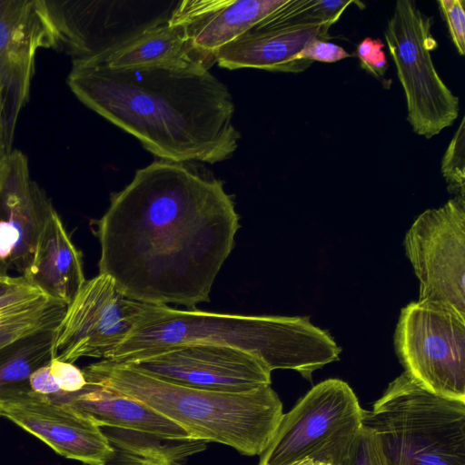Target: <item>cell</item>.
I'll return each mask as SVG.
<instances>
[{"label": "cell", "mask_w": 465, "mask_h": 465, "mask_svg": "<svg viewBox=\"0 0 465 465\" xmlns=\"http://www.w3.org/2000/svg\"><path fill=\"white\" fill-rule=\"evenodd\" d=\"M111 69L192 67L211 64L197 54L182 32L165 19L143 29L114 49L84 63Z\"/></svg>", "instance_id": "cell-20"}, {"label": "cell", "mask_w": 465, "mask_h": 465, "mask_svg": "<svg viewBox=\"0 0 465 465\" xmlns=\"http://www.w3.org/2000/svg\"><path fill=\"white\" fill-rule=\"evenodd\" d=\"M287 0H183L173 9L169 23L190 46L211 64L217 53Z\"/></svg>", "instance_id": "cell-16"}, {"label": "cell", "mask_w": 465, "mask_h": 465, "mask_svg": "<svg viewBox=\"0 0 465 465\" xmlns=\"http://www.w3.org/2000/svg\"><path fill=\"white\" fill-rule=\"evenodd\" d=\"M49 299L38 288L25 280L0 295V321L35 308Z\"/></svg>", "instance_id": "cell-26"}, {"label": "cell", "mask_w": 465, "mask_h": 465, "mask_svg": "<svg viewBox=\"0 0 465 465\" xmlns=\"http://www.w3.org/2000/svg\"><path fill=\"white\" fill-rule=\"evenodd\" d=\"M420 302L465 320V197L420 213L406 233Z\"/></svg>", "instance_id": "cell-8"}, {"label": "cell", "mask_w": 465, "mask_h": 465, "mask_svg": "<svg viewBox=\"0 0 465 465\" xmlns=\"http://www.w3.org/2000/svg\"><path fill=\"white\" fill-rule=\"evenodd\" d=\"M287 465H329L322 462L315 461L312 460H301Z\"/></svg>", "instance_id": "cell-36"}, {"label": "cell", "mask_w": 465, "mask_h": 465, "mask_svg": "<svg viewBox=\"0 0 465 465\" xmlns=\"http://www.w3.org/2000/svg\"><path fill=\"white\" fill-rule=\"evenodd\" d=\"M0 417H1V408H0Z\"/></svg>", "instance_id": "cell-37"}, {"label": "cell", "mask_w": 465, "mask_h": 465, "mask_svg": "<svg viewBox=\"0 0 465 465\" xmlns=\"http://www.w3.org/2000/svg\"><path fill=\"white\" fill-rule=\"evenodd\" d=\"M83 371L86 381L143 403L190 437L230 446L246 456L267 449L283 415L271 385L248 392L204 391L168 383L109 360Z\"/></svg>", "instance_id": "cell-4"}, {"label": "cell", "mask_w": 465, "mask_h": 465, "mask_svg": "<svg viewBox=\"0 0 465 465\" xmlns=\"http://www.w3.org/2000/svg\"><path fill=\"white\" fill-rule=\"evenodd\" d=\"M1 417L41 440L60 456L106 465L114 452L102 428L67 406L31 392L0 405Z\"/></svg>", "instance_id": "cell-15"}, {"label": "cell", "mask_w": 465, "mask_h": 465, "mask_svg": "<svg viewBox=\"0 0 465 465\" xmlns=\"http://www.w3.org/2000/svg\"><path fill=\"white\" fill-rule=\"evenodd\" d=\"M440 11L449 29L451 41L460 55L465 54V1H438Z\"/></svg>", "instance_id": "cell-28"}, {"label": "cell", "mask_w": 465, "mask_h": 465, "mask_svg": "<svg viewBox=\"0 0 465 465\" xmlns=\"http://www.w3.org/2000/svg\"><path fill=\"white\" fill-rule=\"evenodd\" d=\"M350 56L342 47L321 39L311 41L298 54L300 60L323 63H334Z\"/></svg>", "instance_id": "cell-31"}, {"label": "cell", "mask_w": 465, "mask_h": 465, "mask_svg": "<svg viewBox=\"0 0 465 465\" xmlns=\"http://www.w3.org/2000/svg\"><path fill=\"white\" fill-rule=\"evenodd\" d=\"M352 0H287L254 27L261 29L334 25Z\"/></svg>", "instance_id": "cell-23"}, {"label": "cell", "mask_w": 465, "mask_h": 465, "mask_svg": "<svg viewBox=\"0 0 465 465\" xmlns=\"http://www.w3.org/2000/svg\"><path fill=\"white\" fill-rule=\"evenodd\" d=\"M394 346L404 371L424 388L465 401V320L411 302L401 312Z\"/></svg>", "instance_id": "cell-9"}, {"label": "cell", "mask_w": 465, "mask_h": 465, "mask_svg": "<svg viewBox=\"0 0 465 465\" xmlns=\"http://www.w3.org/2000/svg\"><path fill=\"white\" fill-rule=\"evenodd\" d=\"M143 303L125 296L114 280L98 273L82 286L56 328L54 358L107 360L129 335Z\"/></svg>", "instance_id": "cell-11"}, {"label": "cell", "mask_w": 465, "mask_h": 465, "mask_svg": "<svg viewBox=\"0 0 465 465\" xmlns=\"http://www.w3.org/2000/svg\"><path fill=\"white\" fill-rule=\"evenodd\" d=\"M121 364L168 383L204 391L248 392L272 381V371L256 357L211 343L179 345Z\"/></svg>", "instance_id": "cell-12"}, {"label": "cell", "mask_w": 465, "mask_h": 465, "mask_svg": "<svg viewBox=\"0 0 465 465\" xmlns=\"http://www.w3.org/2000/svg\"><path fill=\"white\" fill-rule=\"evenodd\" d=\"M58 324L35 330L0 348V405L33 392L31 375L54 358Z\"/></svg>", "instance_id": "cell-21"}, {"label": "cell", "mask_w": 465, "mask_h": 465, "mask_svg": "<svg viewBox=\"0 0 465 465\" xmlns=\"http://www.w3.org/2000/svg\"><path fill=\"white\" fill-rule=\"evenodd\" d=\"M114 449L164 459L177 464L207 448V441L193 437L173 438L112 427H101Z\"/></svg>", "instance_id": "cell-22"}, {"label": "cell", "mask_w": 465, "mask_h": 465, "mask_svg": "<svg viewBox=\"0 0 465 465\" xmlns=\"http://www.w3.org/2000/svg\"><path fill=\"white\" fill-rule=\"evenodd\" d=\"M188 343L232 347L271 371L293 370L309 381L313 371L338 361L341 351L308 317L217 313L143 302L133 330L107 360L129 363Z\"/></svg>", "instance_id": "cell-3"}, {"label": "cell", "mask_w": 465, "mask_h": 465, "mask_svg": "<svg viewBox=\"0 0 465 465\" xmlns=\"http://www.w3.org/2000/svg\"><path fill=\"white\" fill-rule=\"evenodd\" d=\"M55 45L45 0H0V87L11 147L17 118L29 100L36 53Z\"/></svg>", "instance_id": "cell-13"}, {"label": "cell", "mask_w": 465, "mask_h": 465, "mask_svg": "<svg viewBox=\"0 0 465 465\" xmlns=\"http://www.w3.org/2000/svg\"><path fill=\"white\" fill-rule=\"evenodd\" d=\"M362 423L390 465H465V401L431 392L406 371L363 411Z\"/></svg>", "instance_id": "cell-5"}, {"label": "cell", "mask_w": 465, "mask_h": 465, "mask_svg": "<svg viewBox=\"0 0 465 465\" xmlns=\"http://www.w3.org/2000/svg\"><path fill=\"white\" fill-rule=\"evenodd\" d=\"M363 411L345 381L328 379L318 383L282 415L258 465L306 459L345 465L363 426Z\"/></svg>", "instance_id": "cell-6"}, {"label": "cell", "mask_w": 465, "mask_h": 465, "mask_svg": "<svg viewBox=\"0 0 465 465\" xmlns=\"http://www.w3.org/2000/svg\"><path fill=\"white\" fill-rule=\"evenodd\" d=\"M64 404L100 427H112L164 437H190L181 426L130 397L88 382L71 394L48 397Z\"/></svg>", "instance_id": "cell-19"}, {"label": "cell", "mask_w": 465, "mask_h": 465, "mask_svg": "<svg viewBox=\"0 0 465 465\" xmlns=\"http://www.w3.org/2000/svg\"><path fill=\"white\" fill-rule=\"evenodd\" d=\"M55 211L51 199L32 179L26 155L13 149L0 188V275L29 267L40 235Z\"/></svg>", "instance_id": "cell-14"}, {"label": "cell", "mask_w": 465, "mask_h": 465, "mask_svg": "<svg viewBox=\"0 0 465 465\" xmlns=\"http://www.w3.org/2000/svg\"><path fill=\"white\" fill-rule=\"evenodd\" d=\"M432 20L411 0L395 3L384 31L386 44L402 86L407 120L412 131L428 139L453 124L460 102L439 75L431 57L437 42Z\"/></svg>", "instance_id": "cell-7"}, {"label": "cell", "mask_w": 465, "mask_h": 465, "mask_svg": "<svg viewBox=\"0 0 465 465\" xmlns=\"http://www.w3.org/2000/svg\"><path fill=\"white\" fill-rule=\"evenodd\" d=\"M29 383L32 391L38 395L51 397L63 394L57 381L51 373L49 362L31 375Z\"/></svg>", "instance_id": "cell-32"}, {"label": "cell", "mask_w": 465, "mask_h": 465, "mask_svg": "<svg viewBox=\"0 0 465 465\" xmlns=\"http://www.w3.org/2000/svg\"><path fill=\"white\" fill-rule=\"evenodd\" d=\"M239 228L221 180L156 160L111 195L96 222L99 273L132 300L194 308L210 301Z\"/></svg>", "instance_id": "cell-1"}, {"label": "cell", "mask_w": 465, "mask_h": 465, "mask_svg": "<svg viewBox=\"0 0 465 465\" xmlns=\"http://www.w3.org/2000/svg\"><path fill=\"white\" fill-rule=\"evenodd\" d=\"M383 47L384 44L381 39L371 37H366L357 46L356 55L361 67L375 77H381L388 68Z\"/></svg>", "instance_id": "cell-29"}, {"label": "cell", "mask_w": 465, "mask_h": 465, "mask_svg": "<svg viewBox=\"0 0 465 465\" xmlns=\"http://www.w3.org/2000/svg\"><path fill=\"white\" fill-rule=\"evenodd\" d=\"M66 83L82 104L160 160L215 163L238 147L231 93L206 66L72 64Z\"/></svg>", "instance_id": "cell-2"}, {"label": "cell", "mask_w": 465, "mask_h": 465, "mask_svg": "<svg viewBox=\"0 0 465 465\" xmlns=\"http://www.w3.org/2000/svg\"><path fill=\"white\" fill-rule=\"evenodd\" d=\"M345 465H390L377 434L362 426Z\"/></svg>", "instance_id": "cell-27"}, {"label": "cell", "mask_w": 465, "mask_h": 465, "mask_svg": "<svg viewBox=\"0 0 465 465\" xmlns=\"http://www.w3.org/2000/svg\"><path fill=\"white\" fill-rule=\"evenodd\" d=\"M25 281L23 276L0 275V295Z\"/></svg>", "instance_id": "cell-35"}, {"label": "cell", "mask_w": 465, "mask_h": 465, "mask_svg": "<svg viewBox=\"0 0 465 465\" xmlns=\"http://www.w3.org/2000/svg\"><path fill=\"white\" fill-rule=\"evenodd\" d=\"M67 305L49 299L45 303L0 321V348L35 330L58 324Z\"/></svg>", "instance_id": "cell-24"}, {"label": "cell", "mask_w": 465, "mask_h": 465, "mask_svg": "<svg viewBox=\"0 0 465 465\" xmlns=\"http://www.w3.org/2000/svg\"><path fill=\"white\" fill-rule=\"evenodd\" d=\"M178 1L45 0L55 50L72 64L90 61L148 26L169 19Z\"/></svg>", "instance_id": "cell-10"}, {"label": "cell", "mask_w": 465, "mask_h": 465, "mask_svg": "<svg viewBox=\"0 0 465 465\" xmlns=\"http://www.w3.org/2000/svg\"><path fill=\"white\" fill-rule=\"evenodd\" d=\"M106 465H180L175 462L160 459L138 455L130 451L114 449L113 456Z\"/></svg>", "instance_id": "cell-33"}, {"label": "cell", "mask_w": 465, "mask_h": 465, "mask_svg": "<svg viewBox=\"0 0 465 465\" xmlns=\"http://www.w3.org/2000/svg\"><path fill=\"white\" fill-rule=\"evenodd\" d=\"M441 173L448 191L465 197V118L455 132L441 161Z\"/></svg>", "instance_id": "cell-25"}, {"label": "cell", "mask_w": 465, "mask_h": 465, "mask_svg": "<svg viewBox=\"0 0 465 465\" xmlns=\"http://www.w3.org/2000/svg\"><path fill=\"white\" fill-rule=\"evenodd\" d=\"M48 298L68 305L86 282L83 255L56 212L40 235L33 260L21 275Z\"/></svg>", "instance_id": "cell-18"}, {"label": "cell", "mask_w": 465, "mask_h": 465, "mask_svg": "<svg viewBox=\"0 0 465 465\" xmlns=\"http://www.w3.org/2000/svg\"><path fill=\"white\" fill-rule=\"evenodd\" d=\"M12 150L13 148L9 145L6 137L3 92L2 88L0 87V188L5 176L7 163Z\"/></svg>", "instance_id": "cell-34"}, {"label": "cell", "mask_w": 465, "mask_h": 465, "mask_svg": "<svg viewBox=\"0 0 465 465\" xmlns=\"http://www.w3.org/2000/svg\"><path fill=\"white\" fill-rule=\"evenodd\" d=\"M49 367L63 394L78 392L86 385V379L83 370L76 367L74 363L54 358L49 362Z\"/></svg>", "instance_id": "cell-30"}, {"label": "cell", "mask_w": 465, "mask_h": 465, "mask_svg": "<svg viewBox=\"0 0 465 465\" xmlns=\"http://www.w3.org/2000/svg\"><path fill=\"white\" fill-rule=\"evenodd\" d=\"M329 25H307L251 30L223 46L215 61L220 67L234 70L256 68L272 72L302 73L313 62L298 54L314 39L327 41Z\"/></svg>", "instance_id": "cell-17"}]
</instances>
